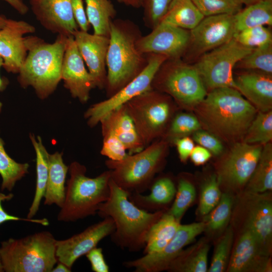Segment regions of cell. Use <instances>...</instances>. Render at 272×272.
Masks as SVG:
<instances>
[{"label": "cell", "instance_id": "obj_9", "mask_svg": "<svg viewBox=\"0 0 272 272\" xmlns=\"http://www.w3.org/2000/svg\"><path fill=\"white\" fill-rule=\"evenodd\" d=\"M152 88L168 95L185 108L195 107L207 94L196 69L178 59H168L161 65L153 79Z\"/></svg>", "mask_w": 272, "mask_h": 272}, {"label": "cell", "instance_id": "obj_32", "mask_svg": "<svg viewBox=\"0 0 272 272\" xmlns=\"http://www.w3.org/2000/svg\"><path fill=\"white\" fill-rule=\"evenodd\" d=\"M86 12L94 34L109 37L110 25L116 16L111 0H85Z\"/></svg>", "mask_w": 272, "mask_h": 272}, {"label": "cell", "instance_id": "obj_59", "mask_svg": "<svg viewBox=\"0 0 272 272\" xmlns=\"http://www.w3.org/2000/svg\"><path fill=\"white\" fill-rule=\"evenodd\" d=\"M6 19V18L5 17H4L3 15H0V20H5Z\"/></svg>", "mask_w": 272, "mask_h": 272}, {"label": "cell", "instance_id": "obj_15", "mask_svg": "<svg viewBox=\"0 0 272 272\" xmlns=\"http://www.w3.org/2000/svg\"><path fill=\"white\" fill-rule=\"evenodd\" d=\"M190 39L189 30L160 22L150 33L138 39L137 47L144 54H162L176 59L186 49Z\"/></svg>", "mask_w": 272, "mask_h": 272}, {"label": "cell", "instance_id": "obj_6", "mask_svg": "<svg viewBox=\"0 0 272 272\" xmlns=\"http://www.w3.org/2000/svg\"><path fill=\"white\" fill-rule=\"evenodd\" d=\"M168 146L166 141L160 139L139 152L128 154L122 160H107L105 164L110 171L111 178L129 193H144L164 165Z\"/></svg>", "mask_w": 272, "mask_h": 272}, {"label": "cell", "instance_id": "obj_26", "mask_svg": "<svg viewBox=\"0 0 272 272\" xmlns=\"http://www.w3.org/2000/svg\"><path fill=\"white\" fill-rule=\"evenodd\" d=\"M69 167L64 163L62 153L57 152L49 154V171L44 205L55 204L61 208L65 198V182Z\"/></svg>", "mask_w": 272, "mask_h": 272}, {"label": "cell", "instance_id": "obj_53", "mask_svg": "<svg viewBox=\"0 0 272 272\" xmlns=\"http://www.w3.org/2000/svg\"><path fill=\"white\" fill-rule=\"evenodd\" d=\"M118 3L128 7L138 9L142 8V0H116Z\"/></svg>", "mask_w": 272, "mask_h": 272}, {"label": "cell", "instance_id": "obj_51", "mask_svg": "<svg viewBox=\"0 0 272 272\" xmlns=\"http://www.w3.org/2000/svg\"><path fill=\"white\" fill-rule=\"evenodd\" d=\"M212 157V153L207 149L200 146L194 147L192 151L190 158L196 165L205 164Z\"/></svg>", "mask_w": 272, "mask_h": 272}, {"label": "cell", "instance_id": "obj_34", "mask_svg": "<svg viewBox=\"0 0 272 272\" xmlns=\"http://www.w3.org/2000/svg\"><path fill=\"white\" fill-rule=\"evenodd\" d=\"M234 195L224 192L216 207L203 216L205 231L211 234L221 232L227 228L231 219L234 206Z\"/></svg>", "mask_w": 272, "mask_h": 272}, {"label": "cell", "instance_id": "obj_30", "mask_svg": "<svg viewBox=\"0 0 272 272\" xmlns=\"http://www.w3.org/2000/svg\"><path fill=\"white\" fill-rule=\"evenodd\" d=\"M30 138L36 154V186L32 204L27 218H33L39 210L41 200L44 197L49 171V156L42 144L40 137L37 140L34 134H30Z\"/></svg>", "mask_w": 272, "mask_h": 272}, {"label": "cell", "instance_id": "obj_44", "mask_svg": "<svg viewBox=\"0 0 272 272\" xmlns=\"http://www.w3.org/2000/svg\"><path fill=\"white\" fill-rule=\"evenodd\" d=\"M172 0H142L143 21L148 28L153 29L161 21Z\"/></svg>", "mask_w": 272, "mask_h": 272}, {"label": "cell", "instance_id": "obj_23", "mask_svg": "<svg viewBox=\"0 0 272 272\" xmlns=\"http://www.w3.org/2000/svg\"><path fill=\"white\" fill-rule=\"evenodd\" d=\"M235 88L258 111L267 112L272 108L271 75L261 72L241 74L234 79Z\"/></svg>", "mask_w": 272, "mask_h": 272}, {"label": "cell", "instance_id": "obj_12", "mask_svg": "<svg viewBox=\"0 0 272 272\" xmlns=\"http://www.w3.org/2000/svg\"><path fill=\"white\" fill-rule=\"evenodd\" d=\"M253 49L241 45L233 38L205 53L194 67L205 86L210 90L222 87L236 89L234 67Z\"/></svg>", "mask_w": 272, "mask_h": 272}, {"label": "cell", "instance_id": "obj_21", "mask_svg": "<svg viewBox=\"0 0 272 272\" xmlns=\"http://www.w3.org/2000/svg\"><path fill=\"white\" fill-rule=\"evenodd\" d=\"M73 37L79 52L93 77L96 87L105 89L107 82L106 56L109 37L78 30Z\"/></svg>", "mask_w": 272, "mask_h": 272}, {"label": "cell", "instance_id": "obj_58", "mask_svg": "<svg viewBox=\"0 0 272 272\" xmlns=\"http://www.w3.org/2000/svg\"><path fill=\"white\" fill-rule=\"evenodd\" d=\"M3 271H4V269L3 268V266H2V264L1 260V257H0V272H3Z\"/></svg>", "mask_w": 272, "mask_h": 272}, {"label": "cell", "instance_id": "obj_22", "mask_svg": "<svg viewBox=\"0 0 272 272\" xmlns=\"http://www.w3.org/2000/svg\"><path fill=\"white\" fill-rule=\"evenodd\" d=\"M30 5L36 19L52 33L70 36L79 29L71 0H30Z\"/></svg>", "mask_w": 272, "mask_h": 272}, {"label": "cell", "instance_id": "obj_52", "mask_svg": "<svg viewBox=\"0 0 272 272\" xmlns=\"http://www.w3.org/2000/svg\"><path fill=\"white\" fill-rule=\"evenodd\" d=\"M8 3L20 14L24 15L27 13L29 10L28 6L22 0H2Z\"/></svg>", "mask_w": 272, "mask_h": 272}, {"label": "cell", "instance_id": "obj_8", "mask_svg": "<svg viewBox=\"0 0 272 272\" xmlns=\"http://www.w3.org/2000/svg\"><path fill=\"white\" fill-rule=\"evenodd\" d=\"M124 105L145 148L163 138L175 109L170 96L153 89L135 97Z\"/></svg>", "mask_w": 272, "mask_h": 272}, {"label": "cell", "instance_id": "obj_49", "mask_svg": "<svg viewBox=\"0 0 272 272\" xmlns=\"http://www.w3.org/2000/svg\"><path fill=\"white\" fill-rule=\"evenodd\" d=\"M74 19L79 30L88 32L90 24L88 21L83 0H71Z\"/></svg>", "mask_w": 272, "mask_h": 272}, {"label": "cell", "instance_id": "obj_38", "mask_svg": "<svg viewBox=\"0 0 272 272\" xmlns=\"http://www.w3.org/2000/svg\"><path fill=\"white\" fill-rule=\"evenodd\" d=\"M234 230L230 225L217 241L208 271H226L234 244Z\"/></svg>", "mask_w": 272, "mask_h": 272}, {"label": "cell", "instance_id": "obj_19", "mask_svg": "<svg viewBox=\"0 0 272 272\" xmlns=\"http://www.w3.org/2000/svg\"><path fill=\"white\" fill-rule=\"evenodd\" d=\"M35 31V27L27 22L9 19L0 29V56L7 72L19 73L28 52L24 35Z\"/></svg>", "mask_w": 272, "mask_h": 272}, {"label": "cell", "instance_id": "obj_55", "mask_svg": "<svg viewBox=\"0 0 272 272\" xmlns=\"http://www.w3.org/2000/svg\"><path fill=\"white\" fill-rule=\"evenodd\" d=\"M72 269L63 263L58 262V264L51 270V272H70Z\"/></svg>", "mask_w": 272, "mask_h": 272}, {"label": "cell", "instance_id": "obj_46", "mask_svg": "<svg viewBox=\"0 0 272 272\" xmlns=\"http://www.w3.org/2000/svg\"><path fill=\"white\" fill-rule=\"evenodd\" d=\"M193 139L200 146L215 155H221L224 151L222 141L211 132L199 129L193 133Z\"/></svg>", "mask_w": 272, "mask_h": 272}, {"label": "cell", "instance_id": "obj_57", "mask_svg": "<svg viewBox=\"0 0 272 272\" xmlns=\"http://www.w3.org/2000/svg\"><path fill=\"white\" fill-rule=\"evenodd\" d=\"M7 19H8L6 18L5 20H0V29L4 27L7 22Z\"/></svg>", "mask_w": 272, "mask_h": 272}, {"label": "cell", "instance_id": "obj_25", "mask_svg": "<svg viewBox=\"0 0 272 272\" xmlns=\"http://www.w3.org/2000/svg\"><path fill=\"white\" fill-rule=\"evenodd\" d=\"M149 189L150 192L148 195L129 193L128 198L135 206L147 212L167 211L176 192L173 179L168 176L155 178Z\"/></svg>", "mask_w": 272, "mask_h": 272}, {"label": "cell", "instance_id": "obj_16", "mask_svg": "<svg viewBox=\"0 0 272 272\" xmlns=\"http://www.w3.org/2000/svg\"><path fill=\"white\" fill-rule=\"evenodd\" d=\"M114 230L113 220L106 217L66 239L56 240L55 254L57 262L72 269L78 259L97 247L100 241L110 236Z\"/></svg>", "mask_w": 272, "mask_h": 272}, {"label": "cell", "instance_id": "obj_24", "mask_svg": "<svg viewBox=\"0 0 272 272\" xmlns=\"http://www.w3.org/2000/svg\"><path fill=\"white\" fill-rule=\"evenodd\" d=\"M100 123L102 135L111 133L116 136L124 145L128 154L139 152L145 148L124 105L110 112Z\"/></svg>", "mask_w": 272, "mask_h": 272}, {"label": "cell", "instance_id": "obj_27", "mask_svg": "<svg viewBox=\"0 0 272 272\" xmlns=\"http://www.w3.org/2000/svg\"><path fill=\"white\" fill-rule=\"evenodd\" d=\"M210 249L205 238L183 249L169 264L167 271L171 272L208 271V257Z\"/></svg>", "mask_w": 272, "mask_h": 272}, {"label": "cell", "instance_id": "obj_33", "mask_svg": "<svg viewBox=\"0 0 272 272\" xmlns=\"http://www.w3.org/2000/svg\"><path fill=\"white\" fill-rule=\"evenodd\" d=\"M272 189V145H263L256 167L248 180L244 190L257 193Z\"/></svg>", "mask_w": 272, "mask_h": 272}, {"label": "cell", "instance_id": "obj_1", "mask_svg": "<svg viewBox=\"0 0 272 272\" xmlns=\"http://www.w3.org/2000/svg\"><path fill=\"white\" fill-rule=\"evenodd\" d=\"M194 107L201 126L221 141L232 143L243 140L258 112L232 87L211 90Z\"/></svg>", "mask_w": 272, "mask_h": 272}, {"label": "cell", "instance_id": "obj_2", "mask_svg": "<svg viewBox=\"0 0 272 272\" xmlns=\"http://www.w3.org/2000/svg\"><path fill=\"white\" fill-rule=\"evenodd\" d=\"M108 198L100 204L97 214L111 218L115 230L110 235L116 246L130 252L143 249L148 234L166 211L150 212L135 206L129 199V192L118 186L110 178Z\"/></svg>", "mask_w": 272, "mask_h": 272}, {"label": "cell", "instance_id": "obj_20", "mask_svg": "<svg viewBox=\"0 0 272 272\" xmlns=\"http://www.w3.org/2000/svg\"><path fill=\"white\" fill-rule=\"evenodd\" d=\"M236 30L234 15L205 17L190 30V43L200 53L219 47L233 38Z\"/></svg>", "mask_w": 272, "mask_h": 272}, {"label": "cell", "instance_id": "obj_35", "mask_svg": "<svg viewBox=\"0 0 272 272\" xmlns=\"http://www.w3.org/2000/svg\"><path fill=\"white\" fill-rule=\"evenodd\" d=\"M0 138V174L2 178V190H12L16 183L28 172V163H19L12 159L6 152Z\"/></svg>", "mask_w": 272, "mask_h": 272}, {"label": "cell", "instance_id": "obj_10", "mask_svg": "<svg viewBox=\"0 0 272 272\" xmlns=\"http://www.w3.org/2000/svg\"><path fill=\"white\" fill-rule=\"evenodd\" d=\"M236 196L231 216V226H238L240 231L251 232L262 246L271 253V192L257 193L244 190Z\"/></svg>", "mask_w": 272, "mask_h": 272}, {"label": "cell", "instance_id": "obj_45", "mask_svg": "<svg viewBox=\"0 0 272 272\" xmlns=\"http://www.w3.org/2000/svg\"><path fill=\"white\" fill-rule=\"evenodd\" d=\"M103 144L100 153L108 159L119 161L124 159L128 154L123 143L111 133L103 134Z\"/></svg>", "mask_w": 272, "mask_h": 272}, {"label": "cell", "instance_id": "obj_4", "mask_svg": "<svg viewBox=\"0 0 272 272\" xmlns=\"http://www.w3.org/2000/svg\"><path fill=\"white\" fill-rule=\"evenodd\" d=\"M68 37L57 35L51 43L37 36L26 37L27 54L18 73V81L22 88L32 87L41 99H46L55 90L61 80Z\"/></svg>", "mask_w": 272, "mask_h": 272}, {"label": "cell", "instance_id": "obj_40", "mask_svg": "<svg viewBox=\"0 0 272 272\" xmlns=\"http://www.w3.org/2000/svg\"><path fill=\"white\" fill-rule=\"evenodd\" d=\"M195 196V189L192 184L186 178L180 177L173 203L167 212L180 221L185 212L194 201Z\"/></svg>", "mask_w": 272, "mask_h": 272}, {"label": "cell", "instance_id": "obj_47", "mask_svg": "<svg viewBox=\"0 0 272 272\" xmlns=\"http://www.w3.org/2000/svg\"><path fill=\"white\" fill-rule=\"evenodd\" d=\"M13 196L14 195L11 193L6 195L4 193L0 192V225L6 222L10 221H23L40 224L44 226H46L49 225V221L46 218L39 219L33 218L29 219L27 218H22L9 215L8 213H7L3 208L2 202L5 200H10L13 198Z\"/></svg>", "mask_w": 272, "mask_h": 272}, {"label": "cell", "instance_id": "obj_28", "mask_svg": "<svg viewBox=\"0 0 272 272\" xmlns=\"http://www.w3.org/2000/svg\"><path fill=\"white\" fill-rule=\"evenodd\" d=\"M180 221L166 211L150 230L143 249L144 254L158 252L163 249L175 235Z\"/></svg>", "mask_w": 272, "mask_h": 272}, {"label": "cell", "instance_id": "obj_13", "mask_svg": "<svg viewBox=\"0 0 272 272\" xmlns=\"http://www.w3.org/2000/svg\"><path fill=\"white\" fill-rule=\"evenodd\" d=\"M144 70L118 92L107 99L92 105L85 112L87 124L93 127L108 113L135 97L152 89L153 79L161 65L168 59L162 54H148Z\"/></svg>", "mask_w": 272, "mask_h": 272}, {"label": "cell", "instance_id": "obj_3", "mask_svg": "<svg viewBox=\"0 0 272 272\" xmlns=\"http://www.w3.org/2000/svg\"><path fill=\"white\" fill-rule=\"evenodd\" d=\"M142 35L139 27L130 20L114 19L112 21L106 56L105 89L107 98L116 94L146 67L147 55L137 47Z\"/></svg>", "mask_w": 272, "mask_h": 272}, {"label": "cell", "instance_id": "obj_5", "mask_svg": "<svg viewBox=\"0 0 272 272\" xmlns=\"http://www.w3.org/2000/svg\"><path fill=\"white\" fill-rule=\"evenodd\" d=\"M70 178L65 187V198L57 215L58 221L76 222L97 214L99 206L110 194L109 170L94 178L86 175V167L74 161L69 167Z\"/></svg>", "mask_w": 272, "mask_h": 272}, {"label": "cell", "instance_id": "obj_14", "mask_svg": "<svg viewBox=\"0 0 272 272\" xmlns=\"http://www.w3.org/2000/svg\"><path fill=\"white\" fill-rule=\"evenodd\" d=\"M205 224L202 221L189 224H180L175 235L161 251L144 254L139 258L124 261L123 265L133 268L136 272H160L167 270L171 262L185 247L205 231Z\"/></svg>", "mask_w": 272, "mask_h": 272}, {"label": "cell", "instance_id": "obj_18", "mask_svg": "<svg viewBox=\"0 0 272 272\" xmlns=\"http://www.w3.org/2000/svg\"><path fill=\"white\" fill-rule=\"evenodd\" d=\"M61 78L72 96L82 103L88 101L90 91L96 88L93 77L85 67L73 36L67 39Z\"/></svg>", "mask_w": 272, "mask_h": 272}, {"label": "cell", "instance_id": "obj_56", "mask_svg": "<svg viewBox=\"0 0 272 272\" xmlns=\"http://www.w3.org/2000/svg\"><path fill=\"white\" fill-rule=\"evenodd\" d=\"M236 1L239 3H240L242 5L244 4L247 6L261 0H236Z\"/></svg>", "mask_w": 272, "mask_h": 272}, {"label": "cell", "instance_id": "obj_7", "mask_svg": "<svg viewBox=\"0 0 272 272\" xmlns=\"http://www.w3.org/2000/svg\"><path fill=\"white\" fill-rule=\"evenodd\" d=\"M56 241L50 232L45 231L1 242L4 271L51 272L57 262Z\"/></svg>", "mask_w": 272, "mask_h": 272}, {"label": "cell", "instance_id": "obj_29", "mask_svg": "<svg viewBox=\"0 0 272 272\" xmlns=\"http://www.w3.org/2000/svg\"><path fill=\"white\" fill-rule=\"evenodd\" d=\"M204 17L192 0H172L160 22L190 31Z\"/></svg>", "mask_w": 272, "mask_h": 272}, {"label": "cell", "instance_id": "obj_11", "mask_svg": "<svg viewBox=\"0 0 272 272\" xmlns=\"http://www.w3.org/2000/svg\"><path fill=\"white\" fill-rule=\"evenodd\" d=\"M216 165L221 189L234 195L243 191L259 160L263 145L242 141L233 144Z\"/></svg>", "mask_w": 272, "mask_h": 272}, {"label": "cell", "instance_id": "obj_17", "mask_svg": "<svg viewBox=\"0 0 272 272\" xmlns=\"http://www.w3.org/2000/svg\"><path fill=\"white\" fill-rule=\"evenodd\" d=\"M227 272H271V253L249 231H240L233 245Z\"/></svg>", "mask_w": 272, "mask_h": 272}, {"label": "cell", "instance_id": "obj_36", "mask_svg": "<svg viewBox=\"0 0 272 272\" xmlns=\"http://www.w3.org/2000/svg\"><path fill=\"white\" fill-rule=\"evenodd\" d=\"M272 140V111H258L249 125L242 142L264 145Z\"/></svg>", "mask_w": 272, "mask_h": 272}, {"label": "cell", "instance_id": "obj_37", "mask_svg": "<svg viewBox=\"0 0 272 272\" xmlns=\"http://www.w3.org/2000/svg\"><path fill=\"white\" fill-rule=\"evenodd\" d=\"M201 124L196 116L184 112L176 114L173 117L168 128L162 139L169 144H173L177 139L194 133L201 129Z\"/></svg>", "mask_w": 272, "mask_h": 272}, {"label": "cell", "instance_id": "obj_31", "mask_svg": "<svg viewBox=\"0 0 272 272\" xmlns=\"http://www.w3.org/2000/svg\"><path fill=\"white\" fill-rule=\"evenodd\" d=\"M236 33L257 26L272 25V0H261L234 15Z\"/></svg>", "mask_w": 272, "mask_h": 272}, {"label": "cell", "instance_id": "obj_48", "mask_svg": "<svg viewBox=\"0 0 272 272\" xmlns=\"http://www.w3.org/2000/svg\"><path fill=\"white\" fill-rule=\"evenodd\" d=\"M85 255L91 264L93 271L95 272L109 271V266L106 262L101 248L96 247Z\"/></svg>", "mask_w": 272, "mask_h": 272}, {"label": "cell", "instance_id": "obj_42", "mask_svg": "<svg viewBox=\"0 0 272 272\" xmlns=\"http://www.w3.org/2000/svg\"><path fill=\"white\" fill-rule=\"evenodd\" d=\"M204 16L235 15L242 10V4L236 0H192Z\"/></svg>", "mask_w": 272, "mask_h": 272}, {"label": "cell", "instance_id": "obj_41", "mask_svg": "<svg viewBox=\"0 0 272 272\" xmlns=\"http://www.w3.org/2000/svg\"><path fill=\"white\" fill-rule=\"evenodd\" d=\"M241 45L251 48L272 43V35L265 26H257L236 33L233 37Z\"/></svg>", "mask_w": 272, "mask_h": 272}, {"label": "cell", "instance_id": "obj_43", "mask_svg": "<svg viewBox=\"0 0 272 272\" xmlns=\"http://www.w3.org/2000/svg\"><path fill=\"white\" fill-rule=\"evenodd\" d=\"M222 192L216 174L212 175L203 184L200 195L198 212L204 216L219 202Z\"/></svg>", "mask_w": 272, "mask_h": 272}, {"label": "cell", "instance_id": "obj_54", "mask_svg": "<svg viewBox=\"0 0 272 272\" xmlns=\"http://www.w3.org/2000/svg\"><path fill=\"white\" fill-rule=\"evenodd\" d=\"M3 63H4L3 59L2 58V57L0 56V69L2 66H3ZM8 83H9V82L7 79L6 78L3 79L1 78L0 76V91H3V90H4L6 89ZM2 106H3V104L0 102V112L1 111Z\"/></svg>", "mask_w": 272, "mask_h": 272}, {"label": "cell", "instance_id": "obj_39", "mask_svg": "<svg viewBox=\"0 0 272 272\" xmlns=\"http://www.w3.org/2000/svg\"><path fill=\"white\" fill-rule=\"evenodd\" d=\"M246 70L272 73V43L254 48L236 64Z\"/></svg>", "mask_w": 272, "mask_h": 272}, {"label": "cell", "instance_id": "obj_50", "mask_svg": "<svg viewBox=\"0 0 272 272\" xmlns=\"http://www.w3.org/2000/svg\"><path fill=\"white\" fill-rule=\"evenodd\" d=\"M173 144L176 147L180 161L185 162L194 147L193 141L187 136L175 140Z\"/></svg>", "mask_w": 272, "mask_h": 272}]
</instances>
